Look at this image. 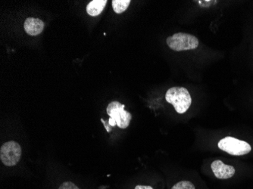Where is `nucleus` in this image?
I'll return each mask as SVG.
<instances>
[{
	"label": "nucleus",
	"mask_w": 253,
	"mask_h": 189,
	"mask_svg": "<svg viewBox=\"0 0 253 189\" xmlns=\"http://www.w3.org/2000/svg\"><path fill=\"white\" fill-rule=\"evenodd\" d=\"M217 146L229 154L235 156L245 155L252 150L251 146L247 142L231 136H227L220 140Z\"/></svg>",
	"instance_id": "20e7f679"
},
{
	"label": "nucleus",
	"mask_w": 253,
	"mask_h": 189,
	"mask_svg": "<svg viewBox=\"0 0 253 189\" xmlns=\"http://www.w3.org/2000/svg\"><path fill=\"white\" fill-rule=\"evenodd\" d=\"M27 34L31 36H37L42 32L44 28L43 21L34 18H28L24 24Z\"/></svg>",
	"instance_id": "0eeeda50"
},
{
	"label": "nucleus",
	"mask_w": 253,
	"mask_h": 189,
	"mask_svg": "<svg viewBox=\"0 0 253 189\" xmlns=\"http://www.w3.org/2000/svg\"><path fill=\"white\" fill-rule=\"evenodd\" d=\"M135 189H153V188L151 187V186H140V185H139V186H136V187H135Z\"/></svg>",
	"instance_id": "f8f14e48"
},
{
	"label": "nucleus",
	"mask_w": 253,
	"mask_h": 189,
	"mask_svg": "<svg viewBox=\"0 0 253 189\" xmlns=\"http://www.w3.org/2000/svg\"><path fill=\"white\" fill-rule=\"evenodd\" d=\"M211 168L216 178L220 180L230 179L235 174V169L233 166L226 165L221 160H217L212 162Z\"/></svg>",
	"instance_id": "423d86ee"
},
{
	"label": "nucleus",
	"mask_w": 253,
	"mask_h": 189,
	"mask_svg": "<svg viewBox=\"0 0 253 189\" xmlns=\"http://www.w3.org/2000/svg\"><path fill=\"white\" fill-rule=\"evenodd\" d=\"M59 189H80L76 185L74 184L72 182H66L64 183Z\"/></svg>",
	"instance_id": "9b49d317"
},
{
	"label": "nucleus",
	"mask_w": 253,
	"mask_h": 189,
	"mask_svg": "<svg viewBox=\"0 0 253 189\" xmlns=\"http://www.w3.org/2000/svg\"><path fill=\"white\" fill-rule=\"evenodd\" d=\"M21 156V146L14 141L4 143L0 149V158L7 167L15 166L19 161Z\"/></svg>",
	"instance_id": "39448f33"
},
{
	"label": "nucleus",
	"mask_w": 253,
	"mask_h": 189,
	"mask_svg": "<svg viewBox=\"0 0 253 189\" xmlns=\"http://www.w3.org/2000/svg\"><path fill=\"white\" fill-rule=\"evenodd\" d=\"M168 45L176 52L193 50L199 46V39L191 34L177 33L167 38Z\"/></svg>",
	"instance_id": "7ed1b4c3"
},
{
	"label": "nucleus",
	"mask_w": 253,
	"mask_h": 189,
	"mask_svg": "<svg viewBox=\"0 0 253 189\" xmlns=\"http://www.w3.org/2000/svg\"><path fill=\"white\" fill-rule=\"evenodd\" d=\"M167 102L174 106L178 113H184L192 104V98L190 92L184 87H172L166 94Z\"/></svg>",
	"instance_id": "f03ea898"
},
{
	"label": "nucleus",
	"mask_w": 253,
	"mask_h": 189,
	"mask_svg": "<svg viewBox=\"0 0 253 189\" xmlns=\"http://www.w3.org/2000/svg\"><path fill=\"white\" fill-rule=\"evenodd\" d=\"M125 105H122L116 101L109 104L106 112L110 118L108 122V127L106 129L107 132L111 131L110 126L113 127L116 125L120 129H126L128 127L132 119V115L125 110Z\"/></svg>",
	"instance_id": "f257e3e1"
},
{
	"label": "nucleus",
	"mask_w": 253,
	"mask_h": 189,
	"mask_svg": "<svg viewBox=\"0 0 253 189\" xmlns=\"http://www.w3.org/2000/svg\"><path fill=\"white\" fill-rule=\"evenodd\" d=\"M107 4L106 0H93L91 1L86 6V12L90 16H97L104 9Z\"/></svg>",
	"instance_id": "6e6552de"
},
{
	"label": "nucleus",
	"mask_w": 253,
	"mask_h": 189,
	"mask_svg": "<svg viewBox=\"0 0 253 189\" xmlns=\"http://www.w3.org/2000/svg\"><path fill=\"white\" fill-rule=\"evenodd\" d=\"M130 3V0H113L112 7L116 13L122 14L128 8Z\"/></svg>",
	"instance_id": "1a4fd4ad"
},
{
	"label": "nucleus",
	"mask_w": 253,
	"mask_h": 189,
	"mask_svg": "<svg viewBox=\"0 0 253 189\" xmlns=\"http://www.w3.org/2000/svg\"><path fill=\"white\" fill-rule=\"evenodd\" d=\"M171 189H196L194 185L189 181H181L174 185Z\"/></svg>",
	"instance_id": "9d476101"
}]
</instances>
